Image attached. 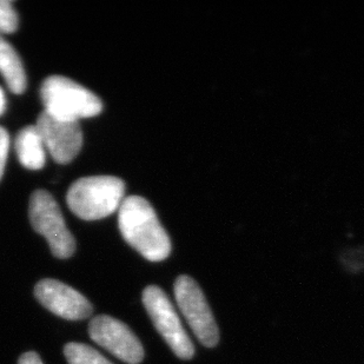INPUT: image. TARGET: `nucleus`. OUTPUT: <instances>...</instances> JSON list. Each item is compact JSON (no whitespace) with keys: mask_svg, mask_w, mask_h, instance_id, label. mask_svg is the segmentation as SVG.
I'll list each match as a JSON object with an SVG mask.
<instances>
[{"mask_svg":"<svg viewBox=\"0 0 364 364\" xmlns=\"http://www.w3.org/2000/svg\"><path fill=\"white\" fill-rule=\"evenodd\" d=\"M0 73L11 92H24L26 89V73L21 57L12 45L0 35Z\"/></svg>","mask_w":364,"mask_h":364,"instance_id":"11","label":"nucleus"},{"mask_svg":"<svg viewBox=\"0 0 364 364\" xmlns=\"http://www.w3.org/2000/svg\"><path fill=\"white\" fill-rule=\"evenodd\" d=\"M18 28V14L12 1L0 0V33H14Z\"/></svg>","mask_w":364,"mask_h":364,"instance_id":"13","label":"nucleus"},{"mask_svg":"<svg viewBox=\"0 0 364 364\" xmlns=\"http://www.w3.org/2000/svg\"><path fill=\"white\" fill-rule=\"evenodd\" d=\"M125 195V184L114 176H91L80 178L70 186L66 202L70 210L84 220H98L119 209Z\"/></svg>","mask_w":364,"mask_h":364,"instance_id":"2","label":"nucleus"},{"mask_svg":"<svg viewBox=\"0 0 364 364\" xmlns=\"http://www.w3.org/2000/svg\"><path fill=\"white\" fill-rule=\"evenodd\" d=\"M89 335L93 342L129 364L141 363L144 349L132 330L114 317L97 316L90 322Z\"/></svg>","mask_w":364,"mask_h":364,"instance_id":"7","label":"nucleus"},{"mask_svg":"<svg viewBox=\"0 0 364 364\" xmlns=\"http://www.w3.org/2000/svg\"><path fill=\"white\" fill-rule=\"evenodd\" d=\"M69 364H114L96 349L82 343H69L64 348Z\"/></svg>","mask_w":364,"mask_h":364,"instance_id":"12","label":"nucleus"},{"mask_svg":"<svg viewBox=\"0 0 364 364\" xmlns=\"http://www.w3.org/2000/svg\"><path fill=\"white\" fill-rule=\"evenodd\" d=\"M6 107V100H5V95H4L3 90L0 89V116L4 114Z\"/></svg>","mask_w":364,"mask_h":364,"instance_id":"16","label":"nucleus"},{"mask_svg":"<svg viewBox=\"0 0 364 364\" xmlns=\"http://www.w3.org/2000/svg\"><path fill=\"white\" fill-rule=\"evenodd\" d=\"M16 152L19 162L30 170H41L46 163V149L36 125L24 127L16 137Z\"/></svg>","mask_w":364,"mask_h":364,"instance_id":"10","label":"nucleus"},{"mask_svg":"<svg viewBox=\"0 0 364 364\" xmlns=\"http://www.w3.org/2000/svg\"><path fill=\"white\" fill-rule=\"evenodd\" d=\"M18 364H43V362H41L38 354H36L33 351H30V353L21 355Z\"/></svg>","mask_w":364,"mask_h":364,"instance_id":"15","label":"nucleus"},{"mask_svg":"<svg viewBox=\"0 0 364 364\" xmlns=\"http://www.w3.org/2000/svg\"><path fill=\"white\" fill-rule=\"evenodd\" d=\"M9 148H10V136L4 127H0V179L3 177L5 165H6Z\"/></svg>","mask_w":364,"mask_h":364,"instance_id":"14","label":"nucleus"},{"mask_svg":"<svg viewBox=\"0 0 364 364\" xmlns=\"http://www.w3.org/2000/svg\"><path fill=\"white\" fill-rule=\"evenodd\" d=\"M28 216L32 228L48 241L55 257L69 258L76 251V242L66 227L58 203L51 193L37 190L32 193Z\"/></svg>","mask_w":364,"mask_h":364,"instance_id":"4","label":"nucleus"},{"mask_svg":"<svg viewBox=\"0 0 364 364\" xmlns=\"http://www.w3.org/2000/svg\"><path fill=\"white\" fill-rule=\"evenodd\" d=\"M36 297L57 316L69 321L85 320L92 314L89 299L65 283L43 279L36 285Z\"/></svg>","mask_w":364,"mask_h":364,"instance_id":"9","label":"nucleus"},{"mask_svg":"<svg viewBox=\"0 0 364 364\" xmlns=\"http://www.w3.org/2000/svg\"><path fill=\"white\" fill-rule=\"evenodd\" d=\"M122 236L130 247L150 262H162L171 252V242L148 200L139 196L124 198L118 209Z\"/></svg>","mask_w":364,"mask_h":364,"instance_id":"1","label":"nucleus"},{"mask_svg":"<svg viewBox=\"0 0 364 364\" xmlns=\"http://www.w3.org/2000/svg\"><path fill=\"white\" fill-rule=\"evenodd\" d=\"M175 297L183 316L200 343L206 348L216 347L220 331L200 285L189 276H179L176 279Z\"/></svg>","mask_w":364,"mask_h":364,"instance_id":"6","label":"nucleus"},{"mask_svg":"<svg viewBox=\"0 0 364 364\" xmlns=\"http://www.w3.org/2000/svg\"><path fill=\"white\" fill-rule=\"evenodd\" d=\"M36 127L46 151L59 164L73 162L82 146V132L78 122L60 121L48 112L39 114Z\"/></svg>","mask_w":364,"mask_h":364,"instance_id":"8","label":"nucleus"},{"mask_svg":"<svg viewBox=\"0 0 364 364\" xmlns=\"http://www.w3.org/2000/svg\"><path fill=\"white\" fill-rule=\"evenodd\" d=\"M143 304L151 317L152 323L171 348L176 356L190 360L195 355V348L189 335L172 306L171 301L157 285H150L143 291Z\"/></svg>","mask_w":364,"mask_h":364,"instance_id":"5","label":"nucleus"},{"mask_svg":"<svg viewBox=\"0 0 364 364\" xmlns=\"http://www.w3.org/2000/svg\"><path fill=\"white\" fill-rule=\"evenodd\" d=\"M45 112L60 121L78 122L95 117L103 110V103L95 93L64 76H50L41 87Z\"/></svg>","mask_w":364,"mask_h":364,"instance_id":"3","label":"nucleus"}]
</instances>
